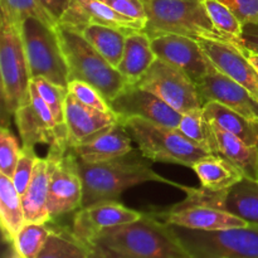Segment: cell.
I'll list each match as a JSON object with an SVG mask.
<instances>
[{"mask_svg":"<svg viewBox=\"0 0 258 258\" xmlns=\"http://www.w3.org/2000/svg\"><path fill=\"white\" fill-rule=\"evenodd\" d=\"M37 258H91V253L71 232L50 229L49 237Z\"/></svg>","mask_w":258,"mask_h":258,"instance_id":"31","label":"cell"},{"mask_svg":"<svg viewBox=\"0 0 258 258\" xmlns=\"http://www.w3.org/2000/svg\"><path fill=\"white\" fill-rule=\"evenodd\" d=\"M118 121V116L115 112H103L97 108L90 107L68 92L66 100L64 123L71 148L100 133L103 128L115 125Z\"/></svg>","mask_w":258,"mask_h":258,"instance_id":"21","label":"cell"},{"mask_svg":"<svg viewBox=\"0 0 258 258\" xmlns=\"http://www.w3.org/2000/svg\"><path fill=\"white\" fill-rule=\"evenodd\" d=\"M22 146L14 134L3 126L0 130V174L12 179L19 160Z\"/></svg>","mask_w":258,"mask_h":258,"instance_id":"35","label":"cell"},{"mask_svg":"<svg viewBox=\"0 0 258 258\" xmlns=\"http://www.w3.org/2000/svg\"><path fill=\"white\" fill-rule=\"evenodd\" d=\"M178 128L209 154H218L216 128L204 115L203 107L183 113Z\"/></svg>","mask_w":258,"mask_h":258,"instance_id":"29","label":"cell"},{"mask_svg":"<svg viewBox=\"0 0 258 258\" xmlns=\"http://www.w3.org/2000/svg\"><path fill=\"white\" fill-rule=\"evenodd\" d=\"M88 249L91 258H190L170 224L153 213L105 229Z\"/></svg>","mask_w":258,"mask_h":258,"instance_id":"1","label":"cell"},{"mask_svg":"<svg viewBox=\"0 0 258 258\" xmlns=\"http://www.w3.org/2000/svg\"><path fill=\"white\" fill-rule=\"evenodd\" d=\"M214 67L238 82L258 101V70L233 44L216 40H198Z\"/></svg>","mask_w":258,"mask_h":258,"instance_id":"19","label":"cell"},{"mask_svg":"<svg viewBox=\"0 0 258 258\" xmlns=\"http://www.w3.org/2000/svg\"><path fill=\"white\" fill-rule=\"evenodd\" d=\"M14 116L22 145L35 148L43 144L49 148H70L67 127L55 121L33 82H30L29 100L18 108Z\"/></svg>","mask_w":258,"mask_h":258,"instance_id":"10","label":"cell"},{"mask_svg":"<svg viewBox=\"0 0 258 258\" xmlns=\"http://www.w3.org/2000/svg\"><path fill=\"white\" fill-rule=\"evenodd\" d=\"M242 52H243V53H244V55H246V57L248 58L249 62H251L252 64H253L254 67H256L257 70H258V55H256V54H252V53L246 52V50H242Z\"/></svg>","mask_w":258,"mask_h":258,"instance_id":"42","label":"cell"},{"mask_svg":"<svg viewBox=\"0 0 258 258\" xmlns=\"http://www.w3.org/2000/svg\"><path fill=\"white\" fill-rule=\"evenodd\" d=\"M67 88L71 95L75 96L78 101H81L85 105L97 108L103 112H113L110 107V103L103 97L102 93L90 83L77 80L70 81Z\"/></svg>","mask_w":258,"mask_h":258,"instance_id":"37","label":"cell"},{"mask_svg":"<svg viewBox=\"0 0 258 258\" xmlns=\"http://www.w3.org/2000/svg\"><path fill=\"white\" fill-rule=\"evenodd\" d=\"M34 149L35 148L22 145V153H20L14 175L12 178L13 183H14L15 188H17L18 193L20 196H23L24 191L27 190L28 185L30 183V179L33 176L35 164H37L38 159H39L37 154H35Z\"/></svg>","mask_w":258,"mask_h":258,"instance_id":"36","label":"cell"},{"mask_svg":"<svg viewBox=\"0 0 258 258\" xmlns=\"http://www.w3.org/2000/svg\"><path fill=\"white\" fill-rule=\"evenodd\" d=\"M49 227L40 223H25L13 239L14 251L20 258H37L50 234Z\"/></svg>","mask_w":258,"mask_h":258,"instance_id":"32","label":"cell"},{"mask_svg":"<svg viewBox=\"0 0 258 258\" xmlns=\"http://www.w3.org/2000/svg\"><path fill=\"white\" fill-rule=\"evenodd\" d=\"M0 223L3 234L8 242H13L18 232L24 226L25 216L22 196L8 176L0 174Z\"/></svg>","mask_w":258,"mask_h":258,"instance_id":"27","label":"cell"},{"mask_svg":"<svg viewBox=\"0 0 258 258\" xmlns=\"http://www.w3.org/2000/svg\"><path fill=\"white\" fill-rule=\"evenodd\" d=\"M81 33L110 64L117 68L125 50L126 37L133 32L116 29L107 25L91 24L82 29Z\"/></svg>","mask_w":258,"mask_h":258,"instance_id":"28","label":"cell"},{"mask_svg":"<svg viewBox=\"0 0 258 258\" xmlns=\"http://www.w3.org/2000/svg\"><path fill=\"white\" fill-rule=\"evenodd\" d=\"M8 258H20V257H19V254H18L17 252L14 251V253H12V254H10V256L8 257Z\"/></svg>","mask_w":258,"mask_h":258,"instance_id":"43","label":"cell"},{"mask_svg":"<svg viewBox=\"0 0 258 258\" xmlns=\"http://www.w3.org/2000/svg\"><path fill=\"white\" fill-rule=\"evenodd\" d=\"M150 161L140 150H133L126 155L102 163L88 164L80 161V174L83 186L81 208L101 202L116 201L126 189L149 181L180 186L156 174L151 169Z\"/></svg>","mask_w":258,"mask_h":258,"instance_id":"2","label":"cell"},{"mask_svg":"<svg viewBox=\"0 0 258 258\" xmlns=\"http://www.w3.org/2000/svg\"><path fill=\"white\" fill-rule=\"evenodd\" d=\"M49 174L50 168L48 159H38L29 185L22 196L27 223L47 224L48 222L52 221L47 207Z\"/></svg>","mask_w":258,"mask_h":258,"instance_id":"23","label":"cell"},{"mask_svg":"<svg viewBox=\"0 0 258 258\" xmlns=\"http://www.w3.org/2000/svg\"><path fill=\"white\" fill-rule=\"evenodd\" d=\"M110 103L118 120L139 117L159 125L178 128L181 113L174 110L165 101L150 91L139 87L136 83L127 85Z\"/></svg>","mask_w":258,"mask_h":258,"instance_id":"12","label":"cell"},{"mask_svg":"<svg viewBox=\"0 0 258 258\" xmlns=\"http://www.w3.org/2000/svg\"><path fill=\"white\" fill-rule=\"evenodd\" d=\"M156 58L148 33L145 30H135L126 37L125 50L117 71L128 85H134L140 81Z\"/></svg>","mask_w":258,"mask_h":258,"instance_id":"22","label":"cell"},{"mask_svg":"<svg viewBox=\"0 0 258 258\" xmlns=\"http://www.w3.org/2000/svg\"><path fill=\"white\" fill-rule=\"evenodd\" d=\"M39 2L40 4L48 10V13H49L57 22H59L60 17H62V15L64 14L66 10H67L71 0H39Z\"/></svg>","mask_w":258,"mask_h":258,"instance_id":"41","label":"cell"},{"mask_svg":"<svg viewBox=\"0 0 258 258\" xmlns=\"http://www.w3.org/2000/svg\"><path fill=\"white\" fill-rule=\"evenodd\" d=\"M55 32L67 63L70 81L90 83L108 102L128 85L117 68L110 64L82 33L60 24L57 25Z\"/></svg>","mask_w":258,"mask_h":258,"instance_id":"4","label":"cell"},{"mask_svg":"<svg viewBox=\"0 0 258 258\" xmlns=\"http://www.w3.org/2000/svg\"><path fill=\"white\" fill-rule=\"evenodd\" d=\"M49 186L47 207L50 219L81 209L83 198L80 161L73 149L49 148Z\"/></svg>","mask_w":258,"mask_h":258,"instance_id":"9","label":"cell"},{"mask_svg":"<svg viewBox=\"0 0 258 258\" xmlns=\"http://www.w3.org/2000/svg\"><path fill=\"white\" fill-rule=\"evenodd\" d=\"M197 88L203 105L214 101L249 120L258 121V101L246 88L221 72L214 64L206 78L197 85Z\"/></svg>","mask_w":258,"mask_h":258,"instance_id":"16","label":"cell"},{"mask_svg":"<svg viewBox=\"0 0 258 258\" xmlns=\"http://www.w3.org/2000/svg\"><path fill=\"white\" fill-rule=\"evenodd\" d=\"M242 24L258 23V0H221Z\"/></svg>","mask_w":258,"mask_h":258,"instance_id":"39","label":"cell"},{"mask_svg":"<svg viewBox=\"0 0 258 258\" xmlns=\"http://www.w3.org/2000/svg\"><path fill=\"white\" fill-rule=\"evenodd\" d=\"M238 48L258 55V23L242 24V32L238 38Z\"/></svg>","mask_w":258,"mask_h":258,"instance_id":"40","label":"cell"},{"mask_svg":"<svg viewBox=\"0 0 258 258\" xmlns=\"http://www.w3.org/2000/svg\"><path fill=\"white\" fill-rule=\"evenodd\" d=\"M143 3L148 18L144 30L150 38L160 34H176L238 47L234 38L214 27L203 0H143Z\"/></svg>","mask_w":258,"mask_h":258,"instance_id":"3","label":"cell"},{"mask_svg":"<svg viewBox=\"0 0 258 258\" xmlns=\"http://www.w3.org/2000/svg\"><path fill=\"white\" fill-rule=\"evenodd\" d=\"M203 112L216 128L237 136L247 145L258 148V121L249 120L214 101L204 103Z\"/></svg>","mask_w":258,"mask_h":258,"instance_id":"25","label":"cell"},{"mask_svg":"<svg viewBox=\"0 0 258 258\" xmlns=\"http://www.w3.org/2000/svg\"><path fill=\"white\" fill-rule=\"evenodd\" d=\"M39 92L40 97L44 100L49 110L52 111L55 121L59 125L64 123V110H66V100L68 96V88L58 86L50 81L45 80L43 77H38L32 80Z\"/></svg>","mask_w":258,"mask_h":258,"instance_id":"34","label":"cell"},{"mask_svg":"<svg viewBox=\"0 0 258 258\" xmlns=\"http://www.w3.org/2000/svg\"><path fill=\"white\" fill-rule=\"evenodd\" d=\"M151 47L158 58L185 72L198 85L213 67L198 40L176 34L151 37Z\"/></svg>","mask_w":258,"mask_h":258,"instance_id":"13","label":"cell"},{"mask_svg":"<svg viewBox=\"0 0 258 258\" xmlns=\"http://www.w3.org/2000/svg\"><path fill=\"white\" fill-rule=\"evenodd\" d=\"M72 149L78 160L88 164L112 160L134 150L133 139L120 121L86 139Z\"/></svg>","mask_w":258,"mask_h":258,"instance_id":"20","label":"cell"},{"mask_svg":"<svg viewBox=\"0 0 258 258\" xmlns=\"http://www.w3.org/2000/svg\"><path fill=\"white\" fill-rule=\"evenodd\" d=\"M58 24L78 32H82V29L91 24L107 25L126 32L144 30L145 28L144 24L123 17L100 0H71Z\"/></svg>","mask_w":258,"mask_h":258,"instance_id":"18","label":"cell"},{"mask_svg":"<svg viewBox=\"0 0 258 258\" xmlns=\"http://www.w3.org/2000/svg\"><path fill=\"white\" fill-rule=\"evenodd\" d=\"M2 17L22 29L27 19H37L48 27L55 28L58 22L40 4L39 0H0Z\"/></svg>","mask_w":258,"mask_h":258,"instance_id":"30","label":"cell"},{"mask_svg":"<svg viewBox=\"0 0 258 258\" xmlns=\"http://www.w3.org/2000/svg\"><path fill=\"white\" fill-rule=\"evenodd\" d=\"M120 122L125 126L141 154L151 161L193 168L197 161L211 155L179 128H171L139 117L122 118Z\"/></svg>","mask_w":258,"mask_h":258,"instance_id":"5","label":"cell"},{"mask_svg":"<svg viewBox=\"0 0 258 258\" xmlns=\"http://www.w3.org/2000/svg\"><path fill=\"white\" fill-rule=\"evenodd\" d=\"M105 3L115 12L120 13L123 17H127L135 22L146 24V10L143 0H100Z\"/></svg>","mask_w":258,"mask_h":258,"instance_id":"38","label":"cell"},{"mask_svg":"<svg viewBox=\"0 0 258 258\" xmlns=\"http://www.w3.org/2000/svg\"><path fill=\"white\" fill-rule=\"evenodd\" d=\"M202 188L211 191H224L244 179L243 173L219 154H211L197 161L191 168Z\"/></svg>","mask_w":258,"mask_h":258,"instance_id":"24","label":"cell"},{"mask_svg":"<svg viewBox=\"0 0 258 258\" xmlns=\"http://www.w3.org/2000/svg\"><path fill=\"white\" fill-rule=\"evenodd\" d=\"M203 4L214 27L219 32L234 38L238 43V38L242 32V23L237 19L233 12L221 0H203Z\"/></svg>","mask_w":258,"mask_h":258,"instance_id":"33","label":"cell"},{"mask_svg":"<svg viewBox=\"0 0 258 258\" xmlns=\"http://www.w3.org/2000/svg\"><path fill=\"white\" fill-rule=\"evenodd\" d=\"M55 28L48 27L37 19H27L23 23L20 34L30 78L43 77L67 88L70 83L68 67Z\"/></svg>","mask_w":258,"mask_h":258,"instance_id":"8","label":"cell"},{"mask_svg":"<svg viewBox=\"0 0 258 258\" xmlns=\"http://www.w3.org/2000/svg\"><path fill=\"white\" fill-rule=\"evenodd\" d=\"M0 80L4 108L14 115L29 100V66L23 45L20 29L2 17L0 35Z\"/></svg>","mask_w":258,"mask_h":258,"instance_id":"7","label":"cell"},{"mask_svg":"<svg viewBox=\"0 0 258 258\" xmlns=\"http://www.w3.org/2000/svg\"><path fill=\"white\" fill-rule=\"evenodd\" d=\"M171 228L190 258H258V224L223 231Z\"/></svg>","mask_w":258,"mask_h":258,"instance_id":"6","label":"cell"},{"mask_svg":"<svg viewBox=\"0 0 258 258\" xmlns=\"http://www.w3.org/2000/svg\"><path fill=\"white\" fill-rule=\"evenodd\" d=\"M216 135L219 155L238 168L244 178L258 181V148L247 145L237 136L219 128H216Z\"/></svg>","mask_w":258,"mask_h":258,"instance_id":"26","label":"cell"},{"mask_svg":"<svg viewBox=\"0 0 258 258\" xmlns=\"http://www.w3.org/2000/svg\"><path fill=\"white\" fill-rule=\"evenodd\" d=\"M136 85L150 91L181 115L203 107L197 83L175 66L156 58Z\"/></svg>","mask_w":258,"mask_h":258,"instance_id":"11","label":"cell"},{"mask_svg":"<svg viewBox=\"0 0 258 258\" xmlns=\"http://www.w3.org/2000/svg\"><path fill=\"white\" fill-rule=\"evenodd\" d=\"M158 218L171 226L184 227L196 231H223V229L237 228L249 224L244 219L214 207L203 204L180 203L164 213L155 214Z\"/></svg>","mask_w":258,"mask_h":258,"instance_id":"17","label":"cell"},{"mask_svg":"<svg viewBox=\"0 0 258 258\" xmlns=\"http://www.w3.org/2000/svg\"><path fill=\"white\" fill-rule=\"evenodd\" d=\"M186 203L203 204L224 209L251 224H258V181L242 179L224 191H211L204 188L186 189Z\"/></svg>","mask_w":258,"mask_h":258,"instance_id":"14","label":"cell"},{"mask_svg":"<svg viewBox=\"0 0 258 258\" xmlns=\"http://www.w3.org/2000/svg\"><path fill=\"white\" fill-rule=\"evenodd\" d=\"M143 214L116 201L101 202L78 209L73 219L71 233L88 248L91 242L98 233L112 227L138 221L143 217Z\"/></svg>","mask_w":258,"mask_h":258,"instance_id":"15","label":"cell"}]
</instances>
